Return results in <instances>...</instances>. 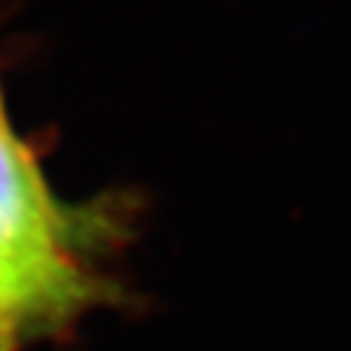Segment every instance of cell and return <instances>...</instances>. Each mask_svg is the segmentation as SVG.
Segmentation results:
<instances>
[{
    "label": "cell",
    "instance_id": "cell-1",
    "mask_svg": "<svg viewBox=\"0 0 351 351\" xmlns=\"http://www.w3.org/2000/svg\"><path fill=\"white\" fill-rule=\"evenodd\" d=\"M0 119H6V117H3V108H0Z\"/></svg>",
    "mask_w": 351,
    "mask_h": 351
}]
</instances>
